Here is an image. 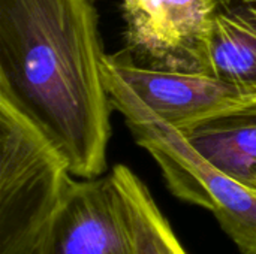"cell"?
Listing matches in <instances>:
<instances>
[{"label":"cell","instance_id":"1","mask_svg":"<svg viewBox=\"0 0 256 254\" xmlns=\"http://www.w3.org/2000/svg\"><path fill=\"white\" fill-rule=\"evenodd\" d=\"M104 58L92 0H0V99L84 180L106 171L114 106Z\"/></svg>","mask_w":256,"mask_h":254},{"label":"cell","instance_id":"2","mask_svg":"<svg viewBox=\"0 0 256 254\" xmlns=\"http://www.w3.org/2000/svg\"><path fill=\"white\" fill-rule=\"evenodd\" d=\"M105 85L135 138L159 165L168 189L182 201L207 208L243 254H256V193L204 157L184 135L158 118L105 64Z\"/></svg>","mask_w":256,"mask_h":254},{"label":"cell","instance_id":"3","mask_svg":"<svg viewBox=\"0 0 256 254\" xmlns=\"http://www.w3.org/2000/svg\"><path fill=\"white\" fill-rule=\"evenodd\" d=\"M52 144L0 99V254H38L72 184Z\"/></svg>","mask_w":256,"mask_h":254},{"label":"cell","instance_id":"4","mask_svg":"<svg viewBox=\"0 0 256 254\" xmlns=\"http://www.w3.org/2000/svg\"><path fill=\"white\" fill-rule=\"evenodd\" d=\"M122 7L124 51L136 63L212 75L208 0H122Z\"/></svg>","mask_w":256,"mask_h":254},{"label":"cell","instance_id":"5","mask_svg":"<svg viewBox=\"0 0 256 254\" xmlns=\"http://www.w3.org/2000/svg\"><path fill=\"white\" fill-rule=\"evenodd\" d=\"M104 64L158 118L180 132L254 105V99L231 82L206 73L142 66L126 51L105 54Z\"/></svg>","mask_w":256,"mask_h":254},{"label":"cell","instance_id":"6","mask_svg":"<svg viewBox=\"0 0 256 254\" xmlns=\"http://www.w3.org/2000/svg\"><path fill=\"white\" fill-rule=\"evenodd\" d=\"M38 254H136L112 171L72 181Z\"/></svg>","mask_w":256,"mask_h":254},{"label":"cell","instance_id":"7","mask_svg":"<svg viewBox=\"0 0 256 254\" xmlns=\"http://www.w3.org/2000/svg\"><path fill=\"white\" fill-rule=\"evenodd\" d=\"M210 1V73L256 103V0Z\"/></svg>","mask_w":256,"mask_h":254},{"label":"cell","instance_id":"8","mask_svg":"<svg viewBox=\"0 0 256 254\" xmlns=\"http://www.w3.org/2000/svg\"><path fill=\"white\" fill-rule=\"evenodd\" d=\"M182 133L201 157L256 193V108L210 118Z\"/></svg>","mask_w":256,"mask_h":254},{"label":"cell","instance_id":"9","mask_svg":"<svg viewBox=\"0 0 256 254\" xmlns=\"http://www.w3.org/2000/svg\"><path fill=\"white\" fill-rule=\"evenodd\" d=\"M111 171L124 201L136 254H188L142 180L126 165Z\"/></svg>","mask_w":256,"mask_h":254},{"label":"cell","instance_id":"10","mask_svg":"<svg viewBox=\"0 0 256 254\" xmlns=\"http://www.w3.org/2000/svg\"><path fill=\"white\" fill-rule=\"evenodd\" d=\"M252 106H254V108H256V103H254V105H252Z\"/></svg>","mask_w":256,"mask_h":254}]
</instances>
